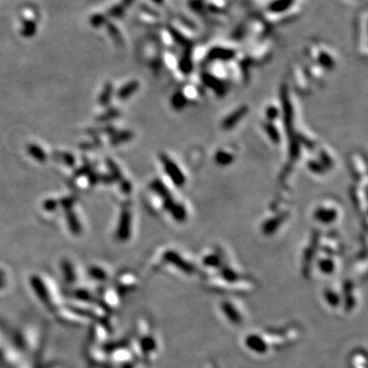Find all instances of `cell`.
<instances>
[{
  "label": "cell",
  "mask_w": 368,
  "mask_h": 368,
  "mask_svg": "<svg viewBox=\"0 0 368 368\" xmlns=\"http://www.w3.org/2000/svg\"><path fill=\"white\" fill-rule=\"evenodd\" d=\"M303 338V327L296 322L245 331L241 339L244 350L253 357L265 359L296 345Z\"/></svg>",
  "instance_id": "obj_1"
},
{
  "label": "cell",
  "mask_w": 368,
  "mask_h": 368,
  "mask_svg": "<svg viewBox=\"0 0 368 368\" xmlns=\"http://www.w3.org/2000/svg\"><path fill=\"white\" fill-rule=\"evenodd\" d=\"M205 286L210 291L220 293L222 295L241 296L254 293L257 282L252 276L229 263L216 274L206 277Z\"/></svg>",
  "instance_id": "obj_2"
},
{
  "label": "cell",
  "mask_w": 368,
  "mask_h": 368,
  "mask_svg": "<svg viewBox=\"0 0 368 368\" xmlns=\"http://www.w3.org/2000/svg\"><path fill=\"white\" fill-rule=\"evenodd\" d=\"M216 308L221 319L230 327H243L247 321V309L241 296L222 295L217 301Z\"/></svg>",
  "instance_id": "obj_3"
},
{
  "label": "cell",
  "mask_w": 368,
  "mask_h": 368,
  "mask_svg": "<svg viewBox=\"0 0 368 368\" xmlns=\"http://www.w3.org/2000/svg\"><path fill=\"white\" fill-rule=\"evenodd\" d=\"M342 291V315L351 316L354 312L358 310L361 302L360 290L352 278H347L340 282Z\"/></svg>",
  "instance_id": "obj_4"
},
{
  "label": "cell",
  "mask_w": 368,
  "mask_h": 368,
  "mask_svg": "<svg viewBox=\"0 0 368 368\" xmlns=\"http://www.w3.org/2000/svg\"><path fill=\"white\" fill-rule=\"evenodd\" d=\"M321 300L326 309L335 314L342 315V291L340 282L326 286L321 293Z\"/></svg>",
  "instance_id": "obj_5"
},
{
  "label": "cell",
  "mask_w": 368,
  "mask_h": 368,
  "mask_svg": "<svg viewBox=\"0 0 368 368\" xmlns=\"http://www.w3.org/2000/svg\"><path fill=\"white\" fill-rule=\"evenodd\" d=\"M312 267H315L320 274L323 276H331L338 271L339 262L336 255L328 254L326 252L323 254L317 253Z\"/></svg>",
  "instance_id": "obj_6"
},
{
  "label": "cell",
  "mask_w": 368,
  "mask_h": 368,
  "mask_svg": "<svg viewBox=\"0 0 368 368\" xmlns=\"http://www.w3.org/2000/svg\"><path fill=\"white\" fill-rule=\"evenodd\" d=\"M347 368H368V355L364 347H356L349 353Z\"/></svg>",
  "instance_id": "obj_7"
},
{
  "label": "cell",
  "mask_w": 368,
  "mask_h": 368,
  "mask_svg": "<svg viewBox=\"0 0 368 368\" xmlns=\"http://www.w3.org/2000/svg\"><path fill=\"white\" fill-rule=\"evenodd\" d=\"M245 110H246V108H245V106H242V108H240L239 110L232 112L229 116H227L226 118L224 119L223 126L227 127V128H231L232 126H234L236 124V122H240L242 120V118L245 116L244 115Z\"/></svg>",
  "instance_id": "obj_8"
},
{
  "label": "cell",
  "mask_w": 368,
  "mask_h": 368,
  "mask_svg": "<svg viewBox=\"0 0 368 368\" xmlns=\"http://www.w3.org/2000/svg\"><path fill=\"white\" fill-rule=\"evenodd\" d=\"M233 160H234V152H232L230 150L225 151V149L222 148L216 153V161H217L218 165H220V166L230 165V163Z\"/></svg>",
  "instance_id": "obj_9"
},
{
  "label": "cell",
  "mask_w": 368,
  "mask_h": 368,
  "mask_svg": "<svg viewBox=\"0 0 368 368\" xmlns=\"http://www.w3.org/2000/svg\"><path fill=\"white\" fill-rule=\"evenodd\" d=\"M291 3V0H279V1L273 3L269 9H271L272 11H282L284 9H287Z\"/></svg>",
  "instance_id": "obj_10"
},
{
  "label": "cell",
  "mask_w": 368,
  "mask_h": 368,
  "mask_svg": "<svg viewBox=\"0 0 368 368\" xmlns=\"http://www.w3.org/2000/svg\"><path fill=\"white\" fill-rule=\"evenodd\" d=\"M204 368H222V367H221V366L219 365V363H217L216 361L210 360V361H208V362L206 363V365H205Z\"/></svg>",
  "instance_id": "obj_11"
}]
</instances>
